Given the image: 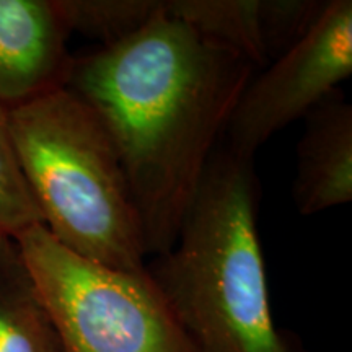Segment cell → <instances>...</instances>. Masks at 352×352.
I'll use <instances>...</instances> for the list:
<instances>
[{
    "label": "cell",
    "mask_w": 352,
    "mask_h": 352,
    "mask_svg": "<svg viewBox=\"0 0 352 352\" xmlns=\"http://www.w3.org/2000/svg\"><path fill=\"white\" fill-rule=\"evenodd\" d=\"M256 67L162 10L113 46L74 57L64 88L116 140L147 254L175 245L233 108Z\"/></svg>",
    "instance_id": "cell-1"
},
{
    "label": "cell",
    "mask_w": 352,
    "mask_h": 352,
    "mask_svg": "<svg viewBox=\"0 0 352 352\" xmlns=\"http://www.w3.org/2000/svg\"><path fill=\"white\" fill-rule=\"evenodd\" d=\"M254 158L217 147L175 245L145 264L192 352H294L271 311Z\"/></svg>",
    "instance_id": "cell-2"
},
{
    "label": "cell",
    "mask_w": 352,
    "mask_h": 352,
    "mask_svg": "<svg viewBox=\"0 0 352 352\" xmlns=\"http://www.w3.org/2000/svg\"><path fill=\"white\" fill-rule=\"evenodd\" d=\"M20 170L57 243L88 261L144 271L142 227L116 140L67 88L8 109Z\"/></svg>",
    "instance_id": "cell-3"
},
{
    "label": "cell",
    "mask_w": 352,
    "mask_h": 352,
    "mask_svg": "<svg viewBox=\"0 0 352 352\" xmlns=\"http://www.w3.org/2000/svg\"><path fill=\"white\" fill-rule=\"evenodd\" d=\"M63 352H192L157 285L77 256L34 226L15 239Z\"/></svg>",
    "instance_id": "cell-4"
},
{
    "label": "cell",
    "mask_w": 352,
    "mask_h": 352,
    "mask_svg": "<svg viewBox=\"0 0 352 352\" xmlns=\"http://www.w3.org/2000/svg\"><path fill=\"white\" fill-rule=\"evenodd\" d=\"M352 74V2L329 0L287 51L252 77L226 127V144L241 157L305 118Z\"/></svg>",
    "instance_id": "cell-5"
},
{
    "label": "cell",
    "mask_w": 352,
    "mask_h": 352,
    "mask_svg": "<svg viewBox=\"0 0 352 352\" xmlns=\"http://www.w3.org/2000/svg\"><path fill=\"white\" fill-rule=\"evenodd\" d=\"M57 0H0V104L12 109L64 88L74 56Z\"/></svg>",
    "instance_id": "cell-6"
},
{
    "label": "cell",
    "mask_w": 352,
    "mask_h": 352,
    "mask_svg": "<svg viewBox=\"0 0 352 352\" xmlns=\"http://www.w3.org/2000/svg\"><path fill=\"white\" fill-rule=\"evenodd\" d=\"M318 0H166L168 15L264 69L314 23Z\"/></svg>",
    "instance_id": "cell-7"
},
{
    "label": "cell",
    "mask_w": 352,
    "mask_h": 352,
    "mask_svg": "<svg viewBox=\"0 0 352 352\" xmlns=\"http://www.w3.org/2000/svg\"><path fill=\"white\" fill-rule=\"evenodd\" d=\"M303 120L292 197L314 215L352 201V107L338 88Z\"/></svg>",
    "instance_id": "cell-8"
},
{
    "label": "cell",
    "mask_w": 352,
    "mask_h": 352,
    "mask_svg": "<svg viewBox=\"0 0 352 352\" xmlns=\"http://www.w3.org/2000/svg\"><path fill=\"white\" fill-rule=\"evenodd\" d=\"M0 352H63L19 241L3 233H0Z\"/></svg>",
    "instance_id": "cell-9"
},
{
    "label": "cell",
    "mask_w": 352,
    "mask_h": 352,
    "mask_svg": "<svg viewBox=\"0 0 352 352\" xmlns=\"http://www.w3.org/2000/svg\"><path fill=\"white\" fill-rule=\"evenodd\" d=\"M157 0H57L70 33L113 46L139 33L162 10Z\"/></svg>",
    "instance_id": "cell-10"
},
{
    "label": "cell",
    "mask_w": 352,
    "mask_h": 352,
    "mask_svg": "<svg viewBox=\"0 0 352 352\" xmlns=\"http://www.w3.org/2000/svg\"><path fill=\"white\" fill-rule=\"evenodd\" d=\"M34 226L43 217L13 151L8 109L0 104V233L16 239Z\"/></svg>",
    "instance_id": "cell-11"
}]
</instances>
